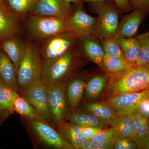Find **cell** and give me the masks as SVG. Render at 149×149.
<instances>
[{"label":"cell","mask_w":149,"mask_h":149,"mask_svg":"<svg viewBox=\"0 0 149 149\" xmlns=\"http://www.w3.org/2000/svg\"><path fill=\"white\" fill-rule=\"evenodd\" d=\"M105 100L128 93H139L149 89V65H129L121 72L108 73Z\"/></svg>","instance_id":"obj_1"},{"label":"cell","mask_w":149,"mask_h":149,"mask_svg":"<svg viewBox=\"0 0 149 149\" xmlns=\"http://www.w3.org/2000/svg\"><path fill=\"white\" fill-rule=\"evenodd\" d=\"M77 47L64 55L43 61L41 80L46 86L65 81L80 55Z\"/></svg>","instance_id":"obj_2"},{"label":"cell","mask_w":149,"mask_h":149,"mask_svg":"<svg viewBox=\"0 0 149 149\" xmlns=\"http://www.w3.org/2000/svg\"><path fill=\"white\" fill-rule=\"evenodd\" d=\"M42 64L40 50L35 44L27 41L26 42L25 53L17 72L19 90L41 79Z\"/></svg>","instance_id":"obj_3"},{"label":"cell","mask_w":149,"mask_h":149,"mask_svg":"<svg viewBox=\"0 0 149 149\" xmlns=\"http://www.w3.org/2000/svg\"><path fill=\"white\" fill-rule=\"evenodd\" d=\"M110 0L92 3L93 10L97 14V27L95 37L99 39L111 38L117 36L119 25V10Z\"/></svg>","instance_id":"obj_4"},{"label":"cell","mask_w":149,"mask_h":149,"mask_svg":"<svg viewBox=\"0 0 149 149\" xmlns=\"http://www.w3.org/2000/svg\"><path fill=\"white\" fill-rule=\"evenodd\" d=\"M27 27L33 37L43 41L59 33L69 32L66 20L52 17L30 15Z\"/></svg>","instance_id":"obj_5"},{"label":"cell","mask_w":149,"mask_h":149,"mask_svg":"<svg viewBox=\"0 0 149 149\" xmlns=\"http://www.w3.org/2000/svg\"><path fill=\"white\" fill-rule=\"evenodd\" d=\"M19 94L35 109L45 122L56 127L48 107L47 86L41 79L20 89Z\"/></svg>","instance_id":"obj_6"},{"label":"cell","mask_w":149,"mask_h":149,"mask_svg":"<svg viewBox=\"0 0 149 149\" xmlns=\"http://www.w3.org/2000/svg\"><path fill=\"white\" fill-rule=\"evenodd\" d=\"M80 39L71 32L59 33L43 41L40 51L43 61L61 56L77 47Z\"/></svg>","instance_id":"obj_7"},{"label":"cell","mask_w":149,"mask_h":149,"mask_svg":"<svg viewBox=\"0 0 149 149\" xmlns=\"http://www.w3.org/2000/svg\"><path fill=\"white\" fill-rule=\"evenodd\" d=\"M66 85L64 81L47 86L48 107L56 127L65 120L67 114Z\"/></svg>","instance_id":"obj_8"},{"label":"cell","mask_w":149,"mask_h":149,"mask_svg":"<svg viewBox=\"0 0 149 149\" xmlns=\"http://www.w3.org/2000/svg\"><path fill=\"white\" fill-rule=\"evenodd\" d=\"M27 119L29 128L44 145L56 149H74L52 125L42 120Z\"/></svg>","instance_id":"obj_9"},{"label":"cell","mask_w":149,"mask_h":149,"mask_svg":"<svg viewBox=\"0 0 149 149\" xmlns=\"http://www.w3.org/2000/svg\"><path fill=\"white\" fill-rule=\"evenodd\" d=\"M77 6L66 20L69 32L79 39L87 36L95 37L97 18L89 15L81 5Z\"/></svg>","instance_id":"obj_10"},{"label":"cell","mask_w":149,"mask_h":149,"mask_svg":"<svg viewBox=\"0 0 149 149\" xmlns=\"http://www.w3.org/2000/svg\"><path fill=\"white\" fill-rule=\"evenodd\" d=\"M149 97V89L139 93L122 94L105 100L104 103L110 106L118 115H128L136 111L141 102Z\"/></svg>","instance_id":"obj_11"},{"label":"cell","mask_w":149,"mask_h":149,"mask_svg":"<svg viewBox=\"0 0 149 149\" xmlns=\"http://www.w3.org/2000/svg\"><path fill=\"white\" fill-rule=\"evenodd\" d=\"M72 11L70 4L62 0H37L30 15L52 17L66 20Z\"/></svg>","instance_id":"obj_12"},{"label":"cell","mask_w":149,"mask_h":149,"mask_svg":"<svg viewBox=\"0 0 149 149\" xmlns=\"http://www.w3.org/2000/svg\"><path fill=\"white\" fill-rule=\"evenodd\" d=\"M17 17L11 12L3 2L0 1V43L22 33Z\"/></svg>","instance_id":"obj_13"},{"label":"cell","mask_w":149,"mask_h":149,"mask_svg":"<svg viewBox=\"0 0 149 149\" xmlns=\"http://www.w3.org/2000/svg\"><path fill=\"white\" fill-rule=\"evenodd\" d=\"M146 15L141 11L133 10L132 12L123 17L119 23L116 37L124 38L134 37Z\"/></svg>","instance_id":"obj_14"},{"label":"cell","mask_w":149,"mask_h":149,"mask_svg":"<svg viewBox=\"0 0 149 149\" xmlns=\"http://www.w3.org/2000/svg\"><path fill=\"white\" fill-rule=\"evenodd\" d=\"M80 48L89 59L104 69L105 53L100 40L94 36H87L80 39Z\"/></svg>","instance_id":"obj_15"},{"label":"cell","mask_w":149,"mask_h":149,"mask_svg":"<svg viewBox=\"0 0 149 149\" xmlns=\"http://www.w3.org/2000/svg\"><path fill=\"white\" fill-rule=\"evenodd\" d=\"M69 122L80 127H95L106 129L109 122L91 113L83 111H75L67 113L66 117Z\"/></svg>","instance_id":"obj_16"},{"label":"cell","mask_w":149,"mask_h":149,"mask_svg":"<svg viewBox=\"0 0 149 149\" xmlns=\"http://www.w3.org/2000/svg\"><path fill=\"white\" fill-rule=\"evenodd\" d=\"M1 49L10 59L17 72L25 53L26 42L16 37H11L1 42Z\"/></svg>","instance_id":"obj_17"},{"label":"cell","mask_w":149,"mask_h":149,"mask_svg":"<svg viewBox=\"0 0 149 149\" xmlns=\"http://www.w3.org/2000/svg\"><path fill=\"white\" fill-rule=\"evenodd\" d=\"M0 79L17 93H19L17 72L9 57L0 49Z\"/></svg>","instance_id":"obj_18"},{"label":"cell","mask_w":149,"mask_h":149,"mask_svg":"<svg viewBox=\"0 0 149 149\" xmlns=\"http://www.w3.org/2000/svg\"><path fill=\"white\" fill-rule=\"evenodd\" d=\"M56 128L63 139L72 145L74 149H78L86 141L81 133L80 126L69 121L63 120Z\"/></svg>","instance_id":"obj_19"},{"label":"cell","mask_w":149,"mask_h":149,"mask_svg":"<svg viewBox=\"0 0 149 149\" xmlns=\"http://www.w3.org/2000/svg\"><path fill=\"white\" fill-rule=\"evenodd\" d=\"M116 39L123 51L125 60L128 65L135 64L141 52V46L137 37L124 38L116 37Z\"/></svg>","instance_id":"obj_20"},{"label":"cell","mask_w":149,"mask_h":149,"mask_svg":"<svg viewBox=\"0 0 149 149\" xmlns=\"http://www.w3.org/2000/svg\"><path fill=\"white\" fill-rule=\"evenodd\" d=\"M110 125L115 130L118 135L131 139L136 143L137 136L130 115H119L110 123Z\"/></svg>","instance_id":"obj_21"},{"label":"cell","mask_w":149,"mask_h":149,"mask_svg":"<svg viewBox=\"0 0 149 149\" xmlns=\"http://www.w3.org/2000/svg\"><path fill=\"white\" fill-rule=\"evenodd\" d=\"M85 83L80 77H77L68 83L66 88V100L71 108L79 105L85 92Z\"/></svg>","instance_id":"obj_22"},{"label":"cell","mask_w":149,"mask_h":149,"mask_svg":"<svg viewBox=\"0 0 149 149\" xmlns=\"http://www.w3.org/2000/svg\"><path fill=\"white\" fill-rule=\"evenodd\" d=\"M83 109L85 111L93 113L109 122L110 125L119 115L113 108L104 103L85 104L83 106Z\"/></svg>","instance_id":"obj_23"},{"label":"cell","mask_w":149,"mask_h":149,"mask_svg":"<svg viewBox=\"0 0 149 149\" xmlns=\"http://www.w3.org/2000/svg\"><path fill=\"white\" fill-rule=\"evenodd\" d=\"M18 94L0 79V113L7 116L15 112L14 101Z\"/></svg>","instance_id":"obj_24"},{"label":"cell","mask_w":149,"mask_h":149,"mask_svg":"<svg viewBox=\"0 0 149 149\" xmlns=\"http://www.w3.org/2000/svg\"><path fill=\"white\" fill-rule=\"evenodd\" d=\"M128 115H130L133 121L137 138L136 144L138 148L142 141L149 133L148 118L137 111Z\"/></svg>","instance_id":"obj_25"},{"label":"cell","mask_w":149,"mask_h":149,"mask_svg":"<svg viewBox=\"0 0 149 149\" xmlns=\"http://www.w3.org/2000/svg\"><path fill=\"white\" fill-rule=\"evenodd\" d=\"M13 107L15 112L26 118V119L44 121L35 109L19 94L14 101Z\"/></svg>","instance_id":"obj_26"},{"label":"cell","mask_w":149,"mask_h":149,"mask_svg":"<svg viewBox=\"0 0 149 149\" xmlns=\"http://www.w3.org/2000/svg\"><path fill=\"white\" fill-rule=\"evenodd\" d=\"M107 78L102 75H97L91 78L85 86L86 98L92 100L101 95L107 82Z\"/></svg>","instance_id":"obj_27"},{"label":"cell","mask_w":149,"mask_h":149,"mask_svg":"<svg viewBox=\"0 0 149 149\" xmlns=\"http://www.w3.org/2000/svg\"><path fill=\"white\" fill-rule=\"evenodd\" d=\"M36 2L34 0H5L4 3L17 17L30 13Z\"/></svg>","instance_id":"obj_28"},{"label":"cell","mask_w":149,"mask_h":149,"mask_svg":"<svg viewBox=\"0 0 149 149\" xmlns=\"http://www.w3.org/2000/svg\"><path fill=\"white\" fill-rule=\"evenodd\" d=\"M128 65L125 59L117 57L105 55L103 61L104 69L109 74L121 72Z\"/></svg>","instance_id":"obj_29"},{"label":"cell","mask_w":149,"mask_h":149,"mask_svg":"<svg viewBox=\"0 0 149 149\" xmlns=\"http://www.w3.org/2000/svg\"><path fill=\"white\" fill-rule=\"evenodd\" d=\"M141 46V52L135 63L137 66L149 65V31L137 37Z\"/></svg>","instance_id":"obj_30"},{"label":"cell","mask_w":149,"mask_h":149,"mask_svg":"<svg viewBox=\"0 0 149 149\" xmlns=\"http://www.w3.org/2000/svg\"><path fill=\"white\" fill-rule=\"evenodd\" d=\"M99 40L103 48L105 55L125 59L123 51L116 38H106Z\"/></svg>","instance_id":"obj_31"},{"label":"cell","mask_w":149,"mask_h":149,"mask_svg":"<svg viewBox=\"0 0 149 149\" xmlns=\"http://www.w3.org/2000/svg\"><path fill=\"white\" fill-rule=\"evenodd\" d=\"M113 141H92L86 140L78 149H112Z\"/></svg>","instance_id":"obj_32"},{"label":"cell","mask_w":149,"mask_h":149,"mask_svg":"<svg viewBox=\"0 0 149 149\" xmlns=\"http://www.w3.org/2000/svg\"><path fill=\"white\" fill-rule=\"evenodd\" d=\"M138 148L131 139L118 135L113 141V149H135Z\"/></svg>","instance_id":"obj_33"},{"label":"cell","mask_w":149,"mask_h":149,"mask_svg":"<svg viewBox=\"0 0 149 149\" xmlns=\"http://www.w3.org/2000/svg\"><path fill=\"white\" fill-rule=\"evenodd\" d=\"M116 131L113 128L102 129L92 138V141H104L114 140L117 137Z\"/></svg>","instance_id":"obj_34"},{"label":"cell","mask_w":149,"mask_h":149,"mask_svg":"<svg viewBox=\"0 0 149 149\" xmlns=\"http://www.w3.org/2000/svg\"><path fill=\"white\" fill-rule=\"evenodd\" d=\"M133 10L141 11L145 14H149V0H128Z\"/></svg>","instance_id":"obj_35"},{"label":"cell","mask_w":149,"mask_h":149,"mask_svg":"<svg viewBox=\"0 0 149 149\" xmlns=\"http://www.w3.org/2000/svg\"><path fill=\"white\" fill-rule=\"evenodd\" d=\"M80 127L81 133L87 141L91 140L102 129V128L95 127Z\"/></svg>","instance_id":"obj_36"},{"label":"cell","mask_w":149,"mask_h":149,"mask_svg":"<svg viewBox=\"0 0 149 149\" xmlns=\"http://www.w3.org/2000/svg\"><path fill=\"white\" fill-rule=\"evenodd\" d=\"M116 7L120 11L122 12H128L130 10H133L128 0H113Z\"/></svg>","instance_id":"obj_37"},{"label":"cell","mask_w":149,"mask_h":149,"mask_svg":"<svg viewBox=\"0 0 149 149\" xmlns=\"http://www.w3.org/2000/svg\"><path fill=\"white\" fill-rule=\"evenodd\" d=\"M136 111L146 116L149 118V97L144 99L140 104Z\"/></svg>","instance_id":"obj_38"},{"label":"cell","mask_w":149,"mask_h":149,"mask_svg":"<svg viewBox=\"0 0 149 149\" xmlns=\"http://www.w3.org/2000/svg\"><path fill=\"white\" fill-rule=\"evenodd\" d=\"M138 148L140 149H149V133L142 141Z\"/></svg>","instance_id":"obj_39"},{"label":"cell","mask_w":149,"mask_h":149,"mask_svg":"<svg viewBox=\"0 0 149 149\" xmlns=\"http://www.w3.org/2000/svg\"><path fill=\"white\" fill-rule=\"evenodd\" d=\"M62 1L68 4H70L71 3H73L76 6L82 5V1L81 0H62Z\"/></svg>","instance_id":"obj_40"},{"label":"cell","mask_w":149,"mask_h":149,"mask_svg":"<svg viewBox=\"0 0 149 149\" xmlns=\"http://www.w3.org/2000/svg\"><path fill=\"white\" fill-rule=\"evenodd\" d=\"M82 1L88 2L92 3L100 2L105 0H81Z\"/></svg>","instance_id":"obj_41"},{"label":"cell","mask_w":149,"mask_h":149,"mask_svg":"<svg viewBox=\"0 0 149 149\" xmlns=\"http://www.w3.org/2000/svg\"><path fill=\"white\" fill-rule=\"evenodd\" d=\"M6 117V116L4 115L3 114L0 113V121H2L3 118Z\"/></svg>","instance_id":"obj_42"},{"label":"cell","mask_w":149,"mask_h":149,"mask_svg":"<svg viewBox=\"0 0 149 149\" xmlns=\"http://www.w3.org/2000/svg\"><path fill=\"white\" fill-rule=\"evenodd\" d=\"M5 0H0V1H1L3 2Z\"/></svg>","instance_id":"obj_43"},{"label":"cell","mask_w":149,"mask_h":149,"mask_svg":"<svg viewBox=\"0 0 149 149\" xmlns=\"http://www.w3.org/2000/svg\"><path fill=\"white\" fill-rule=\"evenodd\" d=\"M34 1H35L36 2L37 1V0H34Z\"/></svg>","instance_id":"obj_44"},{"label":"cell","mask_w":149,"mask_h":149,"mask_svg":"<svg viewBox=\"0 0 149 149\" xmlns=\"http://www.w3.org/2000/svg\"><path fill=\"white\" fill-rule=\"evenodd\" d=\"M148 120H149V118Z\"/></svg>","instance_id":"obj_45"}]
</instances>
